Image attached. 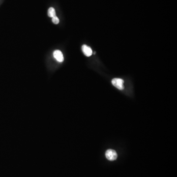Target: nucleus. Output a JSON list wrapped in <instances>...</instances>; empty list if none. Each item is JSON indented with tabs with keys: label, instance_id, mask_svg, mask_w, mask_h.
<instances>
[{
	"label": "nucleus",
	"instance_id": "1",
	"mask_svg": "<svg viewBox=\"0 0 177 177\" xmlns=\"http://www.w3.org/2000/svg\"><path fill=\"white\" fill-rule=\"evenodd\" d=\"M105 156H106V159H107L108 160H110V161H114L117 159L118 155L115 150H112V149H109V150L106 151V153H105Z\"/></svg>",
	"mask_w": 177,
	"mask_h": 177
},
{
	"label": "nucleus",
	"instance_id": "2",
	"mask_svg": "<svg viewBox=\"0 0 177 177\" xmlns=\"http://www.w3.org/2000/svg\"><path fill=\"white\" fill-rule=\"evenodd\" d=\"M123 83L124 81L120 78H114L112 80V83L114 86L120 90H122L124 89Z\"/></svg>",
	"mask_w": 177,
	"mask_h": 177
},
{
	"label": "nucleus",
	"instance_id": "3",
	"mask_svg": "<svg viewBox=\"0 0 177 177\" xmlns=\"http://www.w3.org/2000/svg\"><path fill=\"white\" fill-rule=\"evenodd\" d=\"M53 56L59 62H62L64 60V56L62 52L59 50H55L53 53Z\"/></svg>",
	"mask_w": 177,
	"mask_h": 177
},
{
	"label": "nucleus",
	"instance_id": "4",
	"mask_svg": "<svg viewBox=\"0 0 177 177\" xmlns=\"http://www.w3.org/2000/svg\"><path fill=\"white\" fill-rule=\"evenodd\" d=\"M82 50L85 56L87 57H90L93 54V51L91 47L86 46V45H83L82 46Z\"/></svg>",
	"mask_w": 177,
	"mask_h": 177
},
{
	"label": "nucleus",
	"instance_id": "5",
	"mask_svg": "<svg viewBox=\"0 0 177 177\" xmlns=\"http://www.w3.org/2000/svg\"><path fill=\"white\" fill-rule=\"evenodd\" d=\"M48 15L49 17L51 18H53L56 16L55 10L53 7H50L49 9L48 10Z\"/></svg>",
	"mask_w": 177,
	"mask_h": 177
},
{
	"label": "nucleus",
	"instance_id": "6",
	"mask_svg": "<svg viewBox=\"0 0 177 177\" xmlns=\"http://www.w3.org/2000/svg\"><path fill=\"white\" fill-rule=\"evenodd\" d=\"M52 21L53 23L55 24H59V19L56 16L55 17H53L52 19Z\"/></svg>",
	"mask_w": 177,
	"mask_h": 177
}]
</instances>
